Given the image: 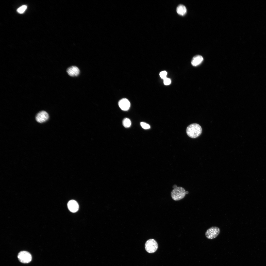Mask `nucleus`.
<instances>
[{"mask_svg": "<svg viewBox=\"0 0 266 266\" xmlns=\"http://www.w3.org/2000/svg\"><path fill=\"white\" fill-rule=\"evenodd\" d=\"M167 72L165 71H163L161 72L160 73V76L161 78L163 79L166 78L167 75Z\"/></svg>", "mask_w": 266, "mask_h": 266, "instance_id": "nucleus-15", "label": "nucleus"}, {"mask_svg": "<svg viewBox=\"0 0 266 266\" xmlns=\"http://www.w3.org/2000/svg\"><path fill=\"white\" fill-rule=\"evenodd\" d=\"M17 257L19 261L23 263H28L30 262L32 259L31 254L26 251L20 252L18 254Z\"/></svg>", "mask_w": 266, "mask_h": 266, "instance_id": "nucleus-5", "label": "nucleus"}, {"mask_svg": "<svg viewBox=\"0 0 266 266\" xmlns=\"http://www.w3.org/2000/svg\"><path fill=\"white\" fill-rule=\"evenodd\" d=\"M163 80L164 83L165 85H168L170 84L171 80L169 78L166 77Z\"/></svg>", "mask_w": 266, "mask_h": 266, "instance_id": "nucleus-16", "label": "nucleus"}, {"mask_svg": "<svg viewBox=\"0 0 266 266\" xmlns=\"http://www.w3.org/2000/svg\"><path fill=\"white\" fill-rule=\"evenodd\" d=\"M203 60V58L201 55H196L193 58L191 62L192 66H197L200 64Z\"/></svg>", "mask_w": 266, "mask_h": 266, "instance_id": "nucleus-10", "label": "nucleus"}, {"mask_svg": "<svg viewBox=\"0 0 266 266\" xmlns=\"http://www.w3.org/2000/svg\"><path fill=\"white\" fill-rule=\"evenodd\" d=\"M66 71L69 76L73 77L78 76L80 72L79 68L75 66H72L68 67Z\"/></svg>", "mask_w": 266, "mask_h": 266, "instance_id": "nucleus-9", "label": "nucleus"}, {"mask_svg": "<svg viewBox=\"0 0 266 266\" xmlns=\"http://www.w3.org/2000/svg\"><path fill=\"white\" fill-rule=\"evenodd\" d=\"M202 129L201 126L197 123L189 125L187 128L186 133L188 135L192 138H196L201 134Z\"/></svg>", "mask_w": 266, "mask_h": 266, "instance_id": "nucleus-1", "label": "nucleus"}, {"mask_svg": "<svg viewBox=\"0 0 266 266\" xmlns=\"http://www.w3.org/2000/svg\"><path fill=\"white\" fill-rule=\"evenodd\" d=\"M49 115L46 111H42L36 115L35 119L38 122L42 123L46 121L49 118Z\"/></svg>", "mask_w": 266, "mask_h": 266, "instance_id": "nucleus-6", "label": "nucleus"}, {"mask_svg": "<svg viewBox=\"0 0 266 266\" xmlns=\"http://www.w3.org/2000/svg\"><path fill=\"white\" fill-rule=\"evenodd\" d=\"M220 233V230L219 228L216 226H212L207 230L205 235L207 239H212L216 238Z\"/></svg>", "mask_w": 266, "mask_h": 266, "instance_id": "nucleus-4", "label": "nucleus"}, {"mask_svg": "<svg viewBox=\"0 0 266 266\" xmlns=\"http://www.w3.org/2000/svg\"><path fill=\"white\" fill-rule=\"evenodd\" d=\"M118 105L120 109L123 111H127L129 109L130 103L129 100L123 98L119 100Z\"/></svg>", "mask_w": 266, "mask_h": 266, "instance_id": "nucleus-7", "label": "nucleus"}, {"mask_svg": "<svg viewBox=\"0 0 266 266\" xmlns=\"http://www.w3.org/2000/svg\"><path fill=\"white\" fill-rule=\"evenodd\" d=\"M188 192H187V191L186 192V194H188Z\"/></svg>", "mask_w": 266, "mask_h": 266, "instance_id": "nucleus-17", "label": "nucleus"}, {"mask_svg": "<svg viewBox=\"0 0 266 266\" xmlns=\"http://www.w3.org/2000/svg\"><path fill=\"white\" fill-rule=\"evenodd\" d=\"M158 244L154 239H150L147 240L145 244V248L146 251L150 253L155 252L158 248Z\"/></svg>", "mask_w": 266, "mask_h": 266, "instance_id": "nucleus-3", "label": "nucleus"}, {"mask_svg": "<svg viewBox=\"0 0 266 266\" xmlns=\"http://www.w3.org/2000/svg\"><path fill=\"white\" fill-rule=\"evenodd\" d=\"M27 8V6L26 5H23L18 8L17 12L19 13L22 14L25 11Z\"/></svg>", "mask_w": 266, "mask_h": 266, "instance_id": "nucleus-13", "label": "nucleus"}, {"mask_svg": "<svg viewBox=\"0 0 266 266\" xmlns=\"http://www.w3.org/2000/svg\"><path fill=\"white\" fill-rule=\"evenodd\" d=\"M67 206L69 210L73 213L76 212L78 210L79 205L76 201L74 200L69 201L67 203Z\"/></svg>", "mask_w": 266, "mask_h": 266, "instance_id": "nucleus-8", "label": "nucleus"}, {"mask_svg": "<svg viewBox=\"0 0 266 266\" xmlns=\"http://www.w3.org/2000/svg\"><path fill=\"white\" fill-rule=\"evenodd\" d=\"M140 125L142 127L145 129H147L150 128V125L144 122H141Z\"/></svg>", "mask_w": 266, "mask_h": 266, "instance_id": "nucleus-14", "label": "nucleus"}, {"mask_svg": "<svg viewBox=\"0 0 266 266\" xmlns=\"http://www.w3.org/2000/svg\"><path fill=\"white\" fill-rule=\"evenodd\" d=\"M173 187L174 189L171 193L172 198L174 200L177 201L183 199L186 194L184 188L181 187H177L176 185Z\"/></svg>", "mask_w": 266, "mask_h": 266, "instance_id": "nucleus-2", "label": "nucleus"}, {"mask_svg": "<svg viewBox=\"0 0 266 266\" xmlns=\"http://www.w3.org/2000/svg\"><path fill=\"white\" fill-rule=\"evenodd\" d=\"M177 13L181 16H184L186 13L187 9L185 7L183 4H180L176 8Z\"/></svg>", "mask_w": 266, "mask_h": 266, "instance_id": "nucleus-11", "label": "nucleus"}, {"mask_svg": "<svg viewBox=\"0 0 266 266\" xmlns=\"http://www.w3.org/2000/svg\"><path fill=\"white\" fill-rule=\"evenodd\" d=\"M123 124L124 127L126 128L130 127L131 125V122L130 120L127 118L124 119L123 121Z\"/></svg>", "mask_w": 266, "mask_h": 266, "instance_id": "nucleus-12", "label": "nucleus"}]
</instances>
